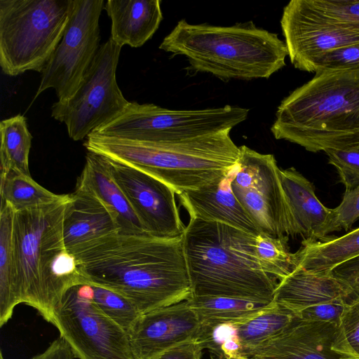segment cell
<instances>
[{"label":"cell","mask_w":359,"mask_h":359,"mask_svg":"<svg viewBox=\"0 0 359 359\" xmlns=\"http://www.w3.org/2000/svg\"><path fill=\"white\" fill-rule=\"evenodd\" d=\"M70 253L86 284L121 294L142 315L191 296L182 235L167 238L118 230Z\"/></svg>","instance_id":"obj_1"},{"label":"cell","mask_w":359,"mask_h":359,"mask_svg":"<svg viewBox=\"0 0 359 359\" xmlns=\"http://www.w3.org/2000/svg\"><path fill=\"white\" fill-rule=\"evenodd\" d=\"M70 194L15 212L13 252L20 304L53 323L55 309L71 287L86 284L75 257L66 248L63 219Z\"/></svg>","instance_id":"obj_2"},{"label":"cell","mask_w":359,"mask_h":359,"mask_svg":"<svg viewBox=\"0 0 359 359\" xmlns=\"http://www.w3.org/2000/svg\"><path fill=\"white\" fill-rule=\"evenodd\" d=\"M271 131L311 152L359 142V70L320 72L285 97Z\"/></svg>","instance_id":"obj_3"},{"label":"cell","mask_w":359,"mask_h":359,"mask_svg":"<svg viewBox=\"0 0 359 359\" xmlns=\"http://www.w3.org/2000/svg\"><path fill=\"white\" fill-rule=\"evenodd\" d=\"M256 235L190 217L182 243L191 296L272 302L278 281L259 265Z\"/></svg>","instance_id":"obj_4"},{"label":"cell","mask_w":359,"mask_h":359,"mask_svg":"<svg viewBox=\"0 0 359 359\" xmlns=\"http://www.w3.org/2000/svg\"><path fill=\"white\" fill-rule=\"evenodd\" d=\"M159 48L186 57L191 69L221 79H268L285 65V41L252 22L230 27L180 20Z\"/></svg>","instance_id":"obj_5"},{"label":"cell","mask_w":359,"mask_h":359,"mask_svg":"<svg viewBox=\"0 0 359 359\" xmlns=\"http://www.w3.org/2000/svg\"><path fill=\"white\" fill-rule=\"evenodd\" d=\"M83 145L94 152L141 170L177 195L226 175L238 161L239 147L230 131L179 142H151L90 134Z\"/></svg>","instance_id":"obj_6"},{"label":"cell","mask_w":359,"mask_h":359,"mask_svg":"<svg viewBox=\"0 0 359 359\" xmlns=\"http://www.w3.org/2000/svg\"><path fill=\"white\" fill-rule=\"evenodd\" d=\"M72 0H0V66L42 73L68 24Z\"/></svg>","instance_id":"obj_7"},{"label":"cell","mask_w":359,"mask_h":359,"mask_svg":"<svg viewBox=\"0 0 359 359\" xmlns=\"http://www.w3.org/2000/svg\"><path fill=\"white\" fill-rule=\"evenodd\" d=\"M248 113V109L231 105L172 110L130 102L119 116L92 133L142 142H179L230 131Z\"/></svg>","instance_id":"obj_8"},{"label":"cell","mask_w":359,"mask_h":359,"mask_svg":"<svg viewBox=\"0 0 359 359\" xmlns=\"http://www.w3.org/2000/svg\"><path fill=\"white\" fill-rule=\"evenodd\" d=\"M121 50L110 38L100 45L75 93L53 104L51 116L65 124L73 140L87 138L119 116L130 103L116 79Z\"/></svg>","instance_id":"obj_9"},{"label":"cell","mask_w":359,"mask_h":359,"mask_svg":"<svg viewBox=\"0 0 359 359\" xmlns=\"http://www.w3.org/2000/svg\"><path fill=\"white\" fill-rule=\"evenodd\" d=\"M53 325L79 359H133L128 332L93 300V287L81 284L65 293Z\"/></svg>","instance_id":"obj_10"},{"label":"cell","mask_w":359,"mask_h":359,"mask_svg":"<svg viewBox=\"0 0 359 359\" xmlns=\"http://www.w3.org/2000/svg\"><path fill=\"white\" fill-rule=\"evenodd\" d=\"M103 0H72L69 20L63 36L41 73L34 100L53 88L59 101L76 91L100 47L99 20Z\"/></svg>","instance_id":"obj_11"},{"label":"cell","mask_w":359,"mask_h":359,"mask_svg":"<svg viewBox=\"0 0 359 359\" xmlns=\"http://www.w3.org/2000/svg\"><path fill=\"white\" fill-rule=\"evenodd\" d=\"M239 150L231 183L233 193L260 233L288 236L290 212L274 156L245 145Z\"/></svg>","instance_id":"obj_12"},{"label":"cell","mask_w":359,"mask_h":359,"mask_svg":"<svg viewBox=\"0 0 359 359\" xmlns=\"http://www.w3.org/2000/svg\"><path fill=\"white\" fill-rule=\"evenodd\" d=\"M280 25L294 67L307 72L323 53L359 43V29L341 25L311 7L306 0H292L283 8Z\"/></svg>","instance_id":"obj_13"},{"label":"cell","mask_w":359,"mask_h":359,"mask_svg":"<svg viewBox=\"0 0 359 359\" xmlns=\"http://www.w3.org/2000/svg\"><path fill=\"white\" fill-rule=\"evenodd\" d=\"M102 156L109 172L147 233L167 238L182 235L185 226L180 217L176 192L172 188L141 170Z\"/></svg>","instance_id":"obj_14"},{"label":"cell","mask_w":359,"mask_h":359,"mask_svg":"<svg viewBox=\"0 0 359 359\" xmlns=\"http://www.w3.org/2000/svg\"><path fill=\"white\" fill-rule=\"evenodd\" d=\"M200 328L187 299L144 313L128 332L133 359H154L179 345L197 341Z\"/></svg>","instance_id":"obj_15"},{"label":"cell","mask_w":359,"mask_h":359,"mask_svg":"<svg viewBox=\"0 0 359 359\" xmlns=\"http://www.w3.org/2000/svg\"><path fill=\"white\" fill-rule=\"evenodd\" d=\"M337 325L296 318L283 331L245 353L249 359H340L331 346Z\"/></svg>","instance_id":"obj_16"},{"label":"cell","mask_w":359,"mask_h":359,"mask_svg":"<svg viewBox=\"0 0 359 359\" xmlns=\"http://www.w3.org/2000/svg\"><path fill=\"white\" fill-rule=\"evenodd\" d=\"M235 166L224 176L178 196L190 217L224 224L257 235L260 232L231 189Z\"/></svg>","instance_id":"obj_17"},{"label":"cell","mask_w":359,"mask_h":359,"mask_svg":"<svg viewBox=\"0 0 359 359\" xmlns=\"http://www.w3.org/2000/svg\"><path fill=\"white\" fill-rule=\"evenodd\" d=\"M63 219V237L71 252L78 247L119 230L116 214L97 196L76 185Z\"/></svg>","instance_id":"obj_18"},{"label":"cell","mask_w":359,"mask_h":359,"mask_svg":"<svg viewBox=\"0 0 359 359\" xmlns=\"http://www.w3.org/2000/svg\"><path fill=\"white\" fill-rule=\"evenodd\" d=\"M290 217V236L325 241L324 228L330 213L318 198L313 184L294 168L279 170Z\"/></svg>","instance_id":"obj_19"},{"label":"cell","mask_w":359,"mask_h":359,"mask_svg":"<svg viewBox=\"0 0 359 359\" xmlns=\"http://www.w3.org/2000/svg\"><path fill=\"white\" fill-rule=\"evenodd\" d=\"M346 296L344 287L330 273H311L295 266L278 281L273 301L299 318L304 310L312 306L346 302Z\"/></svg>","instance_id":"obj_20"},{"label":"cell","mask_w":359,"mask_h":359,"mask_svg":"<svg viewBox=\"0 0 359 359\" xmlns=\"http://www.w3.org/2000/svg\"><path fill=\"white\" fill-rule=\"evenodd\" d=\"M104 10L111 22L110 39L121 48L143 46L163 20L159 0H108Z\"/></svg>","instance_id":"obj_21"},{"label":"cell","mask_w":359,"mask_h":359,"mask_svg":"<svg viewBox=\"0 0 359 359\" xmlns=\"http://www.w3.org/2000/svg\"><path fill=\"white\" fill-rule=\"evenodd\" d=\"M76 185L97 196L116 215L119 231L147 233L129 202L116 183L100 154L88 151L82 172Z\"/></svg>","instance_id":"obj_22"},{"label":"cell","mask_w":359,"mask_h":359,"mask_svg":"<svg viewBox=\"0 0 359 359\" xmlns=\"http://www.w3.org/2000/svg\"><path fill=\"white\" fill-rule=\"evenodd\" d=\"M359 255V228L325 241L303 240L294 253L295 266L311 273H328L338 264Z\"/></svg>","instance_id":"obj_23"},{"label":"cell","mask_w":359,"mask_h":359,"mask_svg":"<svg viewBox=\"0 0 359 359\" xmlns=\"http://www.w3.org/2000/svg\"><path fill=\"white\" fill-rule=\"evenodd\" d=\"M15 211L7 203L0 208V326L11 318L20 304L13 252V224Z\"/></svg>","instance_id":"obj_24"},{"label":"cell","mask_w":359,"mask_h":359,"mask_svg":"<svg viewBox=\"0 0 359 359\" xmlns=\"http://www.w3.org/2000/svg\"><path fill=\"white\" fill-rule=\"evenodd\" d=\"M187 300L201 324H239L266 310L273 303V301L208 296H191Z\"/></svg>","instance_id":"obj_25"},{"label":"cell","mask_w":359,"mask_h":359,"mask_svg":"<svg viewBox=\"0 0 359 359\" xmlns=\"http://www.w3.org/2000/svg\"><path fill=\"white\" fill-rule=\"evenodd\" d=\"M0 135L1 172L13 170L31 176L29 156L33 137L28 130L26 118L18 114L2 120Z\"/></svg>","instance_id":"obj_26"},{"label":"cell","mask_w":359,"mask_h":359,"mask_svg":"<svg viewBox=\"0 0 359 359\" xmlns=\"http://www.w3.org/2000/svg\"><path fill=\"white\" fill-rule=\"evenodd\" d=\"M297 318L292 311L273 301L265 311L243 323L236 324L243 353L253 349L280 333Z\"/></svg>","instance_id":"obj_27"},{"label":"cell","mask_w":359,"mask_h":359,"mask_svg":"<svg viewBox=\"0 0 359 359\" xmlns=\"http://www.w3.org/2000/svg\"><path fill=\"white\" fill-rule=\"evenodd\" d=\"M0 194L1 201L8 203L15 212L53 203L63 196L45 189L31 176L13 170L1 172Z\"/></svg>","instance_id":"obj_28"},{"label":"cell","mask_w":359,"mask_h":359,"mask_svg":"<svg viewBox=\"0 0 359 359\" xmlns=\"http://www.w3.org/2000/svg\"><path fill=\"white\" fill-rule=\"evenodd\" d=\"M288 236L273 237L264 233L256 235L255 252L262 269L278 281L295 267L294 253L289 250Z\"/></svg>","instance_id":"obj_29"},{"label":"cell","mask_w":359,"mask_h":359,"mask_svg":"<svg viewBox=\"0 0 359 359\" xmlns=\"http://www.w3.org/2000/svg\"><path fill=\"white\" fill-rule=\"evenodd\" d=\"M197 341L220 359H248L237 336L236 324H201Z\"/></svg>","instance_id":"obj_30"},{"label":"cell","mask_w":359,"mask_h":359,"mask_svg":"<svg viewBox=\"0 0 359 359\" xmlns=\"http://www.w3.org/2000/svg\"><path fill=\"white\" fill-rule=\"evenodd\" d=\"M93 300L102 311L127 332L142 315L137 307L121 294L91 285Z\"/></svg>","instance_id":"obj_31"},{"label":"cell","mask_w":359,"mask_h":359,"mask_svg":"<svg viewBox=\"0 0 359 359\" xmlns=\"http://www.w3.org/2000/svg\"><path fill=\"white\" fill-rule=\"evenodd\" d=\"M331 348L340 359H359V304L347 305L336 327Z\"/></svg>","instance_id":"obj_32"},{"label":"cell","mask_w":359,"mask_h":359,"mask_svg":"<svg viewBox=\"0 0 359 359\" xmlns=\"http://www.w3.org/2000/svg\"><path fill=\"white\" fill-rule=\"evenodd\" d=\"M359 70V43L327 51L311 63L307 72Z\"/></svg>","instance_id":"obj_33"},{"label":"cell","mask_w":359,"mask_h":359,"mask_svg":"<svg viewBox=\"0 0 359 359\" xmlns=\"http://www.w3.org/2000/svg\"><path fill=\"white\" fill-rule=\"evenodd\" d=\"M359 219V187L345 191L341 203L330 210L324 228L325 236L342 229L347 231Z\"/></svg>","instance_id":"obj_34"},{"label":"cell","mask_w":359,"mask_h":359,"mask_svg":"<svg viewBox=\"0 0 359 359\" xmlns=\"http://www.w3.org/2000/svg\"><path fill=\"white\" fill-rule=\"evenodd\" d=\"M306 3L327 18L359 29V0H306Z\"/></svg>","instance_id":"obj_35"},{"label":"cell","mask_w":359,"mask_h":359,"mask_svg":"<svg viewBox=\"0 0 359 359\" xmlns=\"http://www.w3.org/2000/svg\"><path fill=\"white\" fill-rule=\"evenodd\" d=\"M329 163L334 165L339 173L345 191L359 187V151L354 149H329L325 151Z\"/></svg>","instance_id":"obj_36"},{"label":"cell","mask_w":359,"mask_h":359,"mask_svg":"<svg viewBox=\"0 0 359 359\" xmlns=\"http://www.w3.org/2000/svg\"><path fill=\"white\" fill-rule=\"evenodd\" d=\"M328 273L345 289L346 303L359 304V255L338 264Z\"/></svg>","instance_id":"obj_37"},{"label":"cell","mask_w":359,"mask_h":359,"mask_svg":"<svg viewBox=\"0 0 359 359\" xmlns=\"http://www.w3.org/2000/svg\"><path fill=\"white\" fill-rule=\"evenodd\" d=\"M347 305L345 302L317 305L304 310L298 318L313 322L330 323L337 326Z\"/></svg>","instance_id":"obj_38"},{"label":"cell","mask_w":359,"mask_h":359,"mask_svg":"<svg viewBox=\"0 0 359 359\" xmlns=\"http://www.w3.org/2000/svg\"><path fill=\"white\" fill-rule=\"evenodd\" d=\"M203 350L198 341H191L174 347L154 359H201Z\"/></svg>","instance_id":"obj_39"},{"label":"cell","mask_w":359,"mask_h":359,"mask_svg":"<svg viewBox=\"0 0 359 359\" xmlns=\"http://www.w3.org/2000/svg\"><path fill=\"white\" fill-rule=\"evenodd\" d=\"M74 355L64 339L59 337L41 353L31 359H74Z\"/></svg>","instance_id":"obj_40"},{"label":"cell","mask_w":359,"mask_h":359,"mask_svg":"<svg viewBox=\"0 0 359 359\" xmlns=\"http://www.w3.org/2000/svg\"><path fill=\"white\" fill-rule=\"evenodd\" d=\"M352 149L359 151V142L355 145V147Z\"/></svg>","instance_id":"obj_41"},{"label":"cell","mask_w":359,"mask_h":359,"mask_svg":"<svg viewBox=\"0 0 359 359\" xmlns=\"http://www.w3.org/2000/svg\"><path fill=\"white\" fill-rule=\"evenodd\" d=\"M210 359H220V358H217L216 356H215L214 355H210Z\"/></svg>","instance_id":"obj_42"},{"label":"cell","mask_w":359,"mask_h":359,"mask_svg":"<svg viewBox=\"0 0 359 359\" xmlns=\"http://www.w3.org/2000/svg\"><path fill=\"white\" fill-rule=\"evenodd\" d=\"M0 359H4L2 351L0 353Z\"/></svg>","instance_id":"obj_43"}]
</instances>
